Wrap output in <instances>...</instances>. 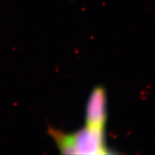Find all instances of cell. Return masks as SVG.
Masks as SVG:
<instances>
[{
    "label": "cell",
    "mask_w": 155,
    "mask_h": 155,
    "mask_svg": "<svg viewBox=\"0 0 155 155\" xmlns=\"http://www.w3.org/2000/svg\"><path fill=\"white\" fill-rule=\"evenodd\" d=\"M105 97L103 90L96 89L89 99L87 109V126L103 128L105 120Z\"/></svg>",
    "instance_id": "2"
},
{
    "label": "cell",
    "mask_w": 155,
    "mask_h": 155,
    "mask_svg": "<svg viewBox=\"0 0 155 155\" xmlns=\"http://www.w3.org/2000/svg\"><path fill=\"white\" fill-rule=\"evenodd\" d=\"M75 154L104 153L103 128L90 127L72 134Z\"/></svg>",
    "instance_id": "1"
}]
</instances>
